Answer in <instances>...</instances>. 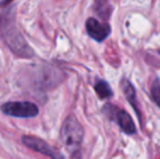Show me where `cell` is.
<instances>
[{"label":"cell","mask_w":160,"mask_h":159,"mask_svg":"<svg viewBox=\"0 0 160 159\" xmlns=\"http://www.w3.org/2000/svg\"><path fill=\"white\" fill-rule=\"evenodd\" d=\"M14 8H8L0 15V33L8 47L21 58H32L33 49L28 46L26 40L20 33L15 23Z\"/></svg>","instance_id":"cell-1"},{"label":"cell","mask_w":160,"mask_h":159,"mask_svg":"<svg viewBox=\"0 0 160 159\" xmlns=\"http://www.w3.org/2000/svg\"><path fill=\"white\" fill-rule=\"evenodd\" d=\"M60 137L64 147L71 155H76L80 153L84 137V130L82 124L73 115L69 116L64 120L61 127Z\"/></svg>","instance_id":"cell-2"},{"label":"cell","mask_w":160,"mask_h":159,"mask_svg":"<svg viewBox=\"0 0 160 159\" xmlns=\"http://www.w3.org/2000/svg\"><path fill=\"white\" fill-rule=\"evenodd\" d=\"M1 111L15 118H34L38 115V107L31 102H9L1 106Z\"/></svg>","instance_id":"cell-3"},{"label":"cell","mask_w":160,"mask_h":159,"mask_svg":"<svg viewBox=\"0 0 160 159\" xmlns=\"http://www.w3.org/2000/svg\"><path fill=\"white\" fill-rule=\"evenodd\" d=\"M103 111H105L106 116L109 117L110 119L114 120L120 129L122 130L124 133L128 134V135H133L136 133V127L134 124L132 117L128 115L125 110H121L118 107H114L110 104L105 105L103 107Z\"/></svg>","instance_id":"cell-4"},{"label":"cell","mask_w":160,"mask_h":159,"mask_svg":"<svg viewBox=\"0 0 160 159\" xmlns=\"http://www.w3.org/2000/svg\"><path fill=\"white\" fill-rule=\"evenodd\" d=\"M22 143L25 146H28V148L33 149L35 152H38V153L42 154V155L48 156V157H51V159H64V157L59 151H57L55 147L47 144L44 140H42L39 137L24 135L22 137Z\"/></svg>","instance_id":"cell-5"},{"label":"cell","mask_w":160,"mask_h":159,"mask_svg":"<svg viewBox=\"0 0 160 159\" xmlns=\"http://www.w3.org/2000/svg\"><path fill=\"white\" fill-rule=\"evenodd\" d=\"M86 32L91 38L98 42H102L111 33V27L108 23H102L95 17H88L85 23Z\"/></svg>","instance_id":"cell-6"},{"label":"cell","mask_w":160,"mask_h":159,"mask_svg":"<svg viewBox=\"0 0 160 159\" xmlns=\"http://www.w3.org/2000/svg\"><path fill=\"white\" fill-rule=\"evenodd\" d=\"M120 86L122 89V93L124 95L125 99L128 102V104L132 106V108L134 109L135 113L137 115L139 120H142L141 118V111H139L138 105H137V97H136V91H135V87L133 86V84L130 82L128 79L123 77L120 82Z\"/></svg>","instance_id":"cell-7"},{"label":"cell","mask_w":160,"mask_h":159,"mask_svg":"<svg viewBox=\"0 0 160 159\" xmlns=\"http://www.w3.org/2000/svg\"><path fill=\"white\" fill-rule=\"evenodd\" d=\"M94 11L101 20H109L112 13V6L109 3V0H94Z\"/></svg>","instance_id":"cell-8"},{"label":"cell","mask_w":160,"mask_h":159,"mask_svg":"<svg viewBox=\"0 0 160 159\" xmlns=\"http://www.w3.org/2000/svg\"><path fill=\"white\" fill-rule=\"evenodd\" d=\"M95 92L100 99H109L113 96V91L105 80L98 79L95 83Z\"/></svg>","instance_id":"cell-9"},{"label":"cell","mask_w":160,"mask_h":159,"mask_svg":"<svg viewBox=\"0 0 160 159\" xmlns=\"http://www.w3.org/2000/svg\"><path fill=\"white\" fill-rule=\"evenodd\" d=\"M150 98L160 108V80L156 77L150 86Z\"/></svg>","instance_id":"cell-10"},{"label":"cell","mask_w":160,"mask_h":159,"mask_svg":"<svg viewBox=\"0 0 160 159\" xmlns=\"http://www.w3.org/2000/svg\"><path fill=\"white\" fill-rule=\"evenodd\" d=\"M11 1H13V0H0V7L7 6V4H9Z\"/></svg>","instance_id":"cell-11"}]
</instances>
